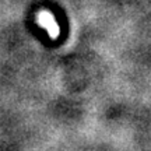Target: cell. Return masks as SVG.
I'll use <instances>...</instances> for the list:
<instances>
[{
    "label": "cell",
    "mask_w": 151,
    "mask_h": 151,
    "mask_svg": "<svg viewBox=\"0 0 151 151\" xmlns=\"http://www.w3.org/2000/svg\"><path fill=\"white\" fill-rule=\"evenodd\" d=\"M38 21H39V24H41L43 28H46L48 34L52 38H56L59 35V25H58V22L55 21L53 16H52L50 13H48V11L39 13Z\"/></svg>",
    "instance_id": "1"
}]
</instances>
